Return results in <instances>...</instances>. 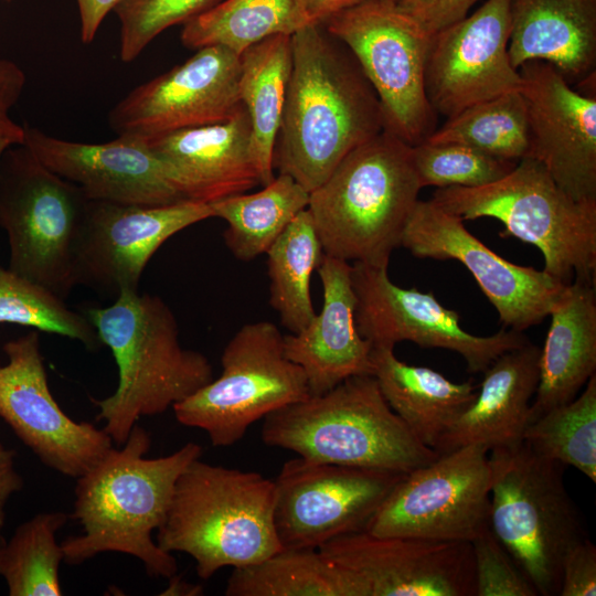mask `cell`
I'll use <instances>...</instances> for the list:
<instances>
[{"label": "cell", "instance_id": "obj_13", "mask_svg": "<svg viewBox=\"0 0 596 596\" xmlns=\"http://www.w3.org/2000/svg\"><path fill=\"white\" fill-rule=\"evenodd\" d=\"M389 267L352 263L355 324L372 347L411 341L422 348H440L461 355L471 373L483 372L499 355L526 343L519 331L503 328L476 336L460 324L457 311L445 307L433 291L394 284Z\"/></svg>", "mask_w": 596, "mask_h": 596}, {"label": "cell", "instance_id": "obj_23", "mask_svg": "<svg viewBox=\"0 0 596 596\" xmlns=\"http://www.w3.org/2000/svg\"><path fill=\"white\" fill-rule=\"evenodd\" d=\"M145 141L184 200L212 203L262 184L244 107L226 121Z\"/></svg>", "mask_w": 596, "mask_h": 596}, {"label": "cell", "instance_id": "obj_41", "mask_svg": "<svg viewBox=\"0 0 596 596\" xmlns=\"http://www.w3.org/2000/svg\"><path fill=\"white\" fill-rule=\"evenodd\" d=\"M558 595H596V546L588 538L574 545L564 556Z\"/></svg>", "mask_w": 596, "mask_h": 596}, {"label": "cell", "instance_id": "obj_31", "mask_svg": "<svg viewBox=\"0 0 596 596\" xmlns=\"http://www.w3.org/2000/svg\"><path fill=\"white\" fill-rule=\"evenodd\" d=\"M310 193L285 173L255 193L234 194L209 203L213 217L226 223L223 238L234 257L249 262L266 254L287 225L308 207Z\"/></svg>", "mask_w": 596, "mask_h": 596}, {"label": "cell", "instance_id": "obj_27", "mask_svg": "<svg viewBox=\"0 0 596 596\" xmlns=\"http://www.w3.org/2000/svg\"><path fill=\"white\" fill-rule=\"evenodd\" d=\"M549 316L529 424L574 400L596 374L595 283L574 279L567 284Z\"/></svg>", "mask_w": 596, "mask_h": 596}, {"label": "cell", "instance_id": "obj_19", "mask_svg": "<svg viewBox=\"0 0 596 596\" xmlns=\"http://www.w3.org/2000/svg\"><path fill=\"white\" fill-rule=\"evenodd\" d=\"M511 0H487L432 34L425 65V91L436 114L450 118L475 104L521 88L508 43Z\"/></svg>", "mask_w": 596, "mask_h": 596}, {"label": "cell", "instance_id": "obj_17", "mask_svg": "<svg viewBox=\"0 0 596 596\" xmlns=\"http://www.w3.org/2000/svg\"><path fill=\"white\" fill-rule=\"evenodd\" d=\"M207 219H213L211 205L191 200L163 205L88 200L75 244L76 283L115 297L136 291L159 247Z\"/></svg>", "mask_w": 596, "mask_h": 596}, {"label": "cell", "instance_id": "obj_4", "mask_svg": "<svg viewBox=\"0 0 596 596\" xmlns=\"http://www.w3.org/2000/svg\"><path fill=\"white\" fill-rule=\"evenodd\" d=\"M421 189L413 146L395 135L382 130L353 149L310 192L324 255L389 267Z\"/></svg>", "mask_w": 596, "mask_h": 596}, {"label": "cell", "instance_id": "obj_43", "mask_svg": "<svg viewBox=\"0 0 596 596\" xmlns=\"http://www.w3.org/2000/svg\"><path fill=\"white\" fill-rule=\"evenodd\" d=\"M23 487L17 470L15 451L0 443V530L6 523V505L10 497Z\"/></svg>", "mask_w": 596, "mask_h": 596}, {"label": "cell", "instance_id": "obj_2", "mask_svg": "<svg viewBox=\"0 0 596 596\" xmlns=\"http://www.w3.org/2000/svg\"><path fill=\"white\" fill-rule=\"evenodd\" d=\"M150 445L149 433L135 425L120 449L113 448L76 479L71 517L83 533L61 542L64 562L79 565L118 552L138 558L150 576L177 574L175 558L152 532L166 520L179 476L201 458L202 447L189 441L168 456L146 458Z\"/></svg>", "mask_w": 596, "mask_h": 596}, {"label": "cell", "instance_id": "obj_20", "mask_svg": "<svg viewBox=\"0 0 596 596\" xmlns=\"http://www.w3.org/2000/svg\"><path fill=\"white\" fill-rule=\"evenodd\" d=\"M530 132L526 158L539 161L577 201L596 202V98L574 91L552 65L519 68Z\"/></svg>", "mask_w": 596, "mask_h": 596}, {"label": "cell", "instance_id": "obj_11", "mask_svg": "<svg viewBox=\"0 0 596 596\" xmlns=\"http://www.w3.org/2000/svg\"><path fill=\"white\" fill-rule=\"evenodd\" d=\"M354 56L382 108L384 130L416 146L436 129L425 91L432 35L394 0H363L322 23Z\"/></svg>", "mask_w": 596, "mask_h": 596}, {"label": "cell", "instance_id": "obj_15", "mask_svg": "<svg viewBox=\"0 0 596 596\" xmlns=\"http://www.w3.org/2000/svg\"><path fill=\"white\" fill-rule=\"evenodd\" d=\"M0 417L49 468L77 479L113 448L104 429L75 422L51 393L38 330L3 345Z\"/></svg>", "mask_w": 596, "mask_h": 596}, {"label": "cell", "instance_id": "obj_6", "mask_svg": "<svg viewBox=\"0 0 596 596\" xmlns=\"http://www.w3.org/2000/svg\"><path fill=\"white\" fill-rule=\"evenodd\" d=\"M274 507L273 480L198 458L179 476L156 542L169 553L190 555L199 577L207 579L223 567L246 566L283 549Z\"/></svg>", "mask_w": 596, "mask_h": 596}, {"label": "cell", "instance_id": "obj_26", "mask_svg": "<svg viewBox=\"0 0 596 596\" xmlns=\"http://www.w3.org/2000/svg\"><path fill=\"white\" fill-rule=\"evenodd\" d=\"M510 12L514 68L542 61L567 82L595 77L596 0H511Z\"/></svg>", "mask_w": 596, "mask_h": 596}, {"label": "cell", "instance_id": "obj_48", "mask_svg": "<svg viewBox=\"0 0 596 596\" xmlns=\"http://www.w3.org/2000/svg\"><path fill=\"white\" fill-rule=\"evenodd\" d=\"M395 1V0H394Z\"/></svg>", "mask_w": 596, "mask_h": 596}, {"label": "cell", "instance_id": "obj_29", "mask_svg": "<svg viewBox=\"0 0 596 596\" xmlns=\"http://www.w3.org/2000/svg\"><path fill=\"white\" fill-rule=\"evenodd\" d=\"M227 596H371L368 585L319 549H281L256 563L235 567Z\"/></svg>", "mask_w": 596, "mask_h": 596}, {"label": "cell", "instance_id": "obj_36", "mask_svg": "<svg viewBox=\"0 0 596 596\" xmlns=\"http://www.w3.org/2000/svg\"><path fill=\"white\" fill-rule=\"evenodd\" d=\"M523 441L536 454L576 468L595 483L596 374L574 400L530 423Z\"/></svg>", "mask_w": 596, "mask_h": 596}, {"label": "cell", "instance_id": "obj_44", "mask_svg": "<svg viewBox=\"0 0 596 596\" xmlns=\"http://www.w3.org/2000/svg\"><path fill=\"white\" fill-rule=\"evenodd\" d=\"M120 0H76L81 19V39L87 44L94 41L95 35L105 17Z\"/></svg>", "mask_w": 596, "mask_h": 596}, {"label": "cell", "instance_id": "obj_1", "mask_svg": "<svg viewBox=\"0 0 596 596\" xmlns=\"http://www.w3.org/2000/svg\"><path fill=\"white\" fill-rule=\"evenodd\" d=\"M292 66L273 167L309 193L384 130L380 100L351 52L322 24L291 35Z\"/></svg>", "mask_w": 596, "mask_h": 596}, {"label": "cell", "instance_id": "obj_7", "mask_svg": "<svg viewBox=\"0 0 596 596\" xmlns=\"http://www.w3.org/2000/svg\"><path fill=\"white\" fill-rule=\"evenodd\" d=\"M430 200L462 221L497 219L504 225L499 235L535 246L555 279L595 283L596 202L573 199L535 159L519 160L487 185L437 189Z\"/></svg>", "mask_w": 596, "mask_h": 596}, {"label": "cell", "instance_id": "obj_10", "mask_svg": "<svg viewBox=\"0 0 596 596\" xmlns=\"http://www.w3.org/2000/svg\"><path fill=\"white\" fill-rule=\"evenodd\" d=\"M270 321L243 324L225 345L222 373L172 406L177 421L206 433L215 447L240 441L251 425L310 396L302 369L285 353Z\"/></svg>", "mask_w": 596, "mask_h": 596}, {"label": "cell", "instance_id": "obj_9", "mask_svg": "<svg viewBox=\"0 0 596 596\" xmlns=\"http://www.w3.org/2000/svg\"><path fill=\"white\" fill-rule=\"evenodd\" d=\"M88 199L24 146L0 158V226L9 268L66 300L77 286L74 252Z\"/></svg>", "mask_w": 596, "mask_h": 596}, {"label": "cell", "instance_id": "obj_35", "mask_svg": "<svg viewBox=\"0 0 596 596\" xmlns=\"http://www.w3.org/2000/svg\"><path fill=\"white\" fill-rule=\"evenodd\" d=\"M426 141L459 143L518 162L528 157L530 148L524 99L517 91L475 104L447 118Z\"/></svg>", "mask_w": 596, "mask_h": 596}, {"label": "cell", "instance_id": "obj_33", "mask_svg": "<svg viewBox=\"0 0 596 596\" xmlns=\"http://www.w3.org/2000/svg\"><path fill=\"white\" fill-rule=\"evenodd\" d=\"M266 255L269 304L281 324L297 333L316 315L310 281L324 255L308 209L287 225Z\"/></svg>", "mask_w": 596, "mask_h": 596}, {"label": "cell", "instance_id": "obj_5", "mask_svg": "<svg viewBox=\"0 0 596 596\" xmlns=\"http://www.w3.org/2000/svg\"><path fill=\"white\" fill-rule=\"evenodd\" d=\"M260 433L268 446L323 464L406 473L438 457L391 408L371 374L270 413Z\"/></svg>", "mask_w": 596, "mask_h": 596}, {"label": "cell", "instance_id": "obj_39", "mask_svg": "<svg viewBox=\"0 0 596 596\" xmlns=\"http://www.w3.org/2000/svg\"><path fill=\"white\" fill-rule=\"evenodd\" d=\"M222 0H120L114 9L120 22L119 56L136 60L161 32L184 24Z\"/></svg>", "mask_w": 596, "mask_h": 596}, {"label": "cell", "instance_id": "obj_25", "mask_svg": "<svg viewBox=\"0 0 596 596\" xmlns=\"http://www.w3.org/2000/svg\"><path fill=\"white\" fill-rule=\"evenodd\" d=\"M539 359L540 348L530 341L499 355L482 372L472 404L445 432L434 450L441 455L468 445L490 450L521 443L539 383Z\"/></svg>", "mask_w": 596, "mask_h": 596}, {"label": "cell", "instance_id": "obj_28", "mask_svg": "<svg viewBox=\"0 0 596 596\" xmlns=\"http://www.w3.org/2000/svg\"><path fill=\"white\" fill-rule=\"evenodd\" d=\"M371 361L387 404L432 449L476 398L478 387L471 382L455 383L430 368L409 365L392 347H372Z\"/></svg>", "mask_w": 596, "mask_h": 596}, {"label": "cell", "instance_id": "obj_3", "mask_svg": "<svg viewBox=\"0 0 596 596\" xmlns=\"http://www.w3.org/2000/svg\"><path fill=\"white\" fill-rule=\"evenodd\" d=\"M87 317L117 364L115 392L92 402L103 429L120 446L142 416L164 413L214 379L210 360L181 345L177 319L158 296L121 291L111 305L89 308Z\"/></svg>", "mask_w": 596, "mask_h": 596}, {"label": "cell", "instance_id": "obj_18", "mask_svg": "<svg viewBox=\"0 0 596 596\" xmlns=\"http://www.w3.org/2000/svg\"><path fill=\"white\" fill-rule=\"evenodd\" d=\"M240 55L209 45L182 64L135 87L109 111L117 136L142 139L231 119L242 107Z\"/></svg>", "mask_w": 596, "mask_h": 596}, {"label": "cell", "instance_id": "obj_34", "mask_svg": "<svg viewBox=\"0 0 596 596\" xmlns=\"http://www.w3.org/2000/svg\"><path fill=\"white\" fill-rule=\"evenodd\" d=\"M61 511L38 513L20 524L0 547V575L10 596H60L64 561L56 533L67 523Z\"/></svg>", "mask_w": 596, "mask_h": 596}, {"label": "cell", "instance_id": "obj_22", "mask_svg": "<svg viewBox=\"0 0 596 596\" xmlns=\"http://www.w3.org/2000/svg\"><path fill=\"white\" fill-rule=\"evenodd\" d=\"M24 146L47 169L77 185L88 200L163 205L184 200L145 139L117 136L87 143L53 137L24 125Z\"/></svg>", "mask_w": 596, "mask_h": 596}, {"label": "cell", "instance_id": "obj_14", "mask_svg": "<svg viewBox=\"0 0 596 596\" xmlns=\"http://www.w3.org/2000/svg\"><path fill=\"white\" fill-rule=\"evenodd\" d=\"M404 475L301 457L288 460L274 481V521L281 547L318 549L364 530Z\"/></svg>", "mask_w": 596, "mask_h": 596}, {"label": "cell", "instance_id": "obj_32", "mask_svg": "<svg viewBox=\"0 0 596 596\" xmlns=\"http://www.w3.org/2000/svg\"><path fill=\"white\" fill-rule=\"evenodd\" d=\"M315 24L302 0H222L183 24L181 42L198 50L221 45L241 55L274 35H292Z\"/></svg>", "mask_w": 596, "mask_h": 596}, {"label": "cell", "instance_id": "obj_24", "mask_svg": "<svg viewBox=\"0 0 596 596\" xmlns=\"http://www.w3.org/2000/svg\"><path fill=\"white\" fill-rule=\"evenodd\" d=\"M350 262L323 255L317 269L322 306L310 323L285 336V353L299 365L310 395L324 393L354 375H372V345L355 324Z\"/></svg>", "mask_w": 596, "mask_h": 596}, {"label": "cell", "instance_id": "obj_38", "mask_svg": "<svg viewBox=\"0 0 596 596\" xmlns=\"http://www.w3.org/2000/svg\"><path fill=\"white\" fill-rule=\"evenodd\" d=\"M414 167L422 188H478L505 177L515 161L488 156L468 146L423 142L413 146Z\"/></svg>", "mask_w": 596, "mask_h": 596}, {"label": "cell", "instance_id": "obj_30", "mask_svg": "<svg viewBox=\"0 0 596 596\" xmlns=\"http://www.w3.org/2000/svg\"><path fill=\"white\" fill-rule=\"evenodd\" d=\"M238 93L252 127L262 185L274 179V150L292 66L291 35L269 36L241 55Z\"/></svg>", "mask_w": 596, "mask_h": 596}, {"label": "cell", "instance_id": "obj_45", "mask_svg": "<svg viewBox=\"0 0 596 596\" xmlns=\"http://www.w3.org/2000/svg\"><path fill=\"white\" fill-rule=\"evenodd\" d=\"M310 21L322 24L337 13L344 11L363 0H302Z\"/></svg>", "mask_w": 596, "mask_h": 596}, {"label": "cell", "instance_id": "obj_16", "mask_svg": "<svg viewBox=\"0 0 596 596\" xmlns=\"http://www.w3.org/2000/svg\"><path fill=\"white\" fill-rule=\"evenodd\" d=\"M401 246L415 257L461 263L496 308L503 327L519 332L542 322L567 285L544 270L499 256L472 235L462 220L432 200L417 201Z\"/></svg>", "mask_w": 596, "mask_h": 596}, {"label": "cell", "instance_id": "obj_40", "mask_svg": "<svg viewBox=\"0 0 596 596\" xmlns=\"http://www.w3.org/2000/svg\"><path fill=\"white\" fill-rule=\"evenodd\" d=\"M475 596H538V592L490 526L471 542Z\"/></svg>", "mask_w": 596, "mask_h": 596}, {"label": "cell", "instance_id": "obj_37", "mask_svg": "<svg viewBox=\"0 0 596 596\" xmlns=\"http://www.w3.org/2000/svg\"><path fill=\"white\" fill-rule=\"evenodd\" d=\"M30 327L76 340L89 350L102 345L87 316L71 309L45 286L0 265V324Z\"/></svg>", "mask_w": 596, "mask_h": 596}, {"label": "cell", "instance_id": "obj_42", "mask_svg": "<svg viewBox=\"0 0 596 596\" xmlns=\"http://www.w3.org/2000/svg\"><path fill=\"white\" fill-rule=\"evenodd\" d=\"M478 0H395L428 34L464 19Z\"/></svg>", "mask_w": 596, "mask_h": 596}, {"label": "cell", "instance_id": "obj_46", "mask_svg": "<svg viewBox=\"0 0 596 596\" xmlns=\"http://www.w3.org/2000/svg\"><path fill=\"white\" fill-rule=\"evenodd\" d=\"M168 587L160 595L170 596H196L203 594L201 585L190 584L181 576L173 574L169 577Z\"/></svg>", "mask_w": 596, "mask_h": 596}, {"label": "cell", "instance_id": "obj_21", "mask_svg": "<svg viewBox=\"0 0 596 596\" xmlns=\"http://www.w3.org/2000/svg\"><path fill=\"white\" fill-rule=\"evenodd\" d=\"M318 549L360 577L371 596H475L468 542L379 536L362 530Z\"/></svg>", "mask_w": 596, "mask_h": 596}, {"label": "cell", "instance_id": "obj_8", "mask_svg": "<svg viewBox=\"0 0 596 596\" xmlns=\"http://www.w3.org/2000/svg\"><path fill=\"white\" fill-rule=\"evenodd\" d=\"M489 451V526L539 595H558L563 558L587 538L564 483L565 466L523 440Z\"/></svg>", "mask_w": 596, "mask_h": 596}, {"label": "cell", "instance_id": "obj_47", "mask_svg": "<svg viewBox=\"0 0 596 596\" xmlns=\"http://www.w3.org/2000/svg\"><path fill=\"white\" fill-rule=\"evenodd\" d=\"M3 542H4V541L0 538V547H1V545L3 544Z\"/></svg>", "mask_w": 596, "mask_h": 596}, {"label": "cell", "instance_id": "obj_12", "mask_svg": "<svg viewBox=\"0 0 596 596\" xmlns=\"http://www.w3.org/2000/svg\"><path fill=\"white\" fill-rule=\"evenodd\" d=\"M488 453L485 446L468 445L406 472L364 530L379 536L470 543L489 526Z\"/></svg>", "mask_w": 596, "mask_h": 596}]
</instances>
